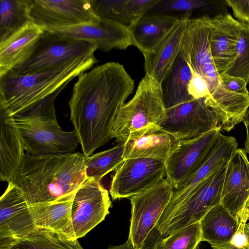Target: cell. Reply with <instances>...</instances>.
Segmentation results:
<instances>
[{
	"instance_id": "1",
	"label": "cell",
	"mask_w": 249,
	"mask_h": 249,
	"mask_svg": "<svg viewBox=\"0 0 249 249\" xmlns=\"http://www.w3.org/2000/svg\"><path fill=\"white\" fill-rule=\"evenodd\" d=\"M135 86L124 66L110 62L78 76L69 101L70 120L88 157L113 138L116 115Z\"/></svg>"
},
{
	"instance_id": "2",
	"label": "cell",
	"mask_w": 249,
	"mask_h": 249,
	"mask_svg": "<svg viewBox=\"0 0 249 249\" xmlns=\"http://www.w3.org/2000/svg\"><path fill=\"white\" fill-rule=\"evenodd\" d=\"M211 18H190L179 52L190 67L208 84L207 105L219 117L222 126H233L241 122L249 108V95L231 92L223 86L212 56L210 42Z\"/></svg>"
},
{
	"instance_id": "3",
	"label": "cell",
	"mask_w": 249,
	"mask_h": 249,
	"mask_svg": "<svg viewBox=\"0 0 249 249\" xmlns=\"http://www.w3.org/2000/svg\"><path fill=\"white\" fill-rule=\"evenodd\" d=\"M86 158L80 152L26 153L12 182L23 191L29 205L53 201L77 190L85 181Z\"/></svg>"
},
{
	"instance_id": "4",
	"label": "cell",
	"mask_w": 249,
	"mask_h": 249,
	"mask_svg": "<svg viewBox=\"0 0 249 249\" xmlns=\"http://www.w3.org/2000/svg\"><path fill=\"white\" fill-rule=\"evenodd\" d=\"M97 60L94 55L78 58L55 68L21 74L10 70L0 75V109L14 117L58 90L90 69Z\"/></svg>"
},
{
	"instance_id": "5",
	"label": "cell",
	"mask_w": 249,
	"mask_h": 249,
	"mask_svg": "<svg viewBox=\"0 0 249 249\" xmlns=\"http://www.w3.org/2000/svg\"><path fill=\"white\" fill-rule=\"evenodd\" d=\"M62 90L14 117L26 153L49 155L74 153L79 143L75 131H63L56 118L54 102Z\"/></svg>"
},
{
	"instance_id": "6",
	"label": "cell",
	"mask_w": 249,
	"mask_h": 249,
	"mask_svg": "<svg viewBox=\"0 0 249 249\" xmlns=\"http://www.w3.org/2000/svg\"><path fill=\"white\" fill-rule=\"evenodd\" d=\"M165 111L161 85L152 74L145 73L133 97L118 112L111 128L112 137L124 142L160 129Z\"/></svg>"
},
{
	"instance_id": "7",
	"label": "cell",
	"mask_w": 249,
	"mask_h": 249,
	"mask_svg": "<svg viewBox=\"0 0 249 249\" xmlns=\"http://www.w3.org/2000/svg\"><path fill=\"white\" fill-rule=\"evenodd\" d=\"M90 43L44 30L30 55L11 70L21 74L48 71L78 58L94 55Z\"/></svg>"
},
{
	"instance_id": "8",
	"label": "cell",
	"mask_w": 249,
	"mask_h": 249,
	"mask_svg": "<svg viewBox=\"0 0 249 249\" xmlns=\"http://www.w3.org/2000/svg\"><path fill=\"white\" fill-rule=\"evenodd\" d=\"M227 164L216 170L198 186L167 221L157 230L161 237L199 222L212 208L220 203Z\"/></svg>"
},
{
	"instance_id": "9",
	"label": "cell",
	"mask_w": 249,
	"mask_h": 249,
	"mask_svg": "<svg viewBox=\"0 0 249 249\" xmlns=\"http://www.w3.org/2000/svg\"><path fill=\"white\" fill-rule=\"evenodd\" d=\"M175 188L166 177L148 190L130 198L131 215L128 240L137 249H143L170 203Z\"/></svg>"
},
{
	"instance_id": "10",
	"label": "cell",
	"mask_w": 249,
	"mask_h": 249,
	"mask_svg": "<svg viewBox=\"0 0 249 249\" xmlns=\"http://www.w3.org/2000/svg\"><path fill=\"white\" fill-rule=\"evenodd\" d=\"M220 123L219 117L203 98L166 109L160 129L182 141L214 129Z\"/></svg>"
},
{
	"instance_id": "11",
	"label": "cell",
	"mask_w": 249,
	"mask_h": 249,
	"mask_svg": "<svg viewBox=\"0 0 249 249\" xmlns=\"http://www.w3.org/2000/svg\"><path fill=\"white\" fill-rule=\"evenodd\" d=\"M36 229L24 193L8 183L0 198V249H10Z\"/></svg>"
},
{
	"instance_id": "12",
	"label": "cell",
	"mask_w": 249,
	"mask_h": 249,
	"mask_svg": "<svg viewBox=\"0 0 249 249\" xmlns=\"http://www.w3.org/2000/svg\"><path fill=\"white\" fill-rule=\"evenodd\" d=\"M166 177V166L149 159L124 160L116 169L110 184L113 200L130 198L152 188Z\"/></svg>"
},
{
	"instance_id": "13",
	"label": "cell",
	"mask_w": 249,
	"mask_h": 249,
	"mask_svg": "<svg viewBox=\"0 0 249 249\" xmlns=\"http://www.w3.org/2000/svg\"><path fill=\"white\" fill-rule=\"evenodd\" d=\"M33 23L43 30L97 21L90 0H29Z\"/></svg>"
},
{
	"instance_id": "14",
	"label": "cell",
	"mask_w": 249,
	"mask_h": 249,
	"mask_svg": "<svg viewBox=\"0 0 249 249\" xmlns=\"http://www.w3.org/2000/svg\"><path fill=\"white\" fill-rule=\"evenodd\" d=\"M112 203L108 191L101 182L87 178L77 190L71 219L77 239L86 235L109 213Z\"/></svg>"
},
{
	"instance_id": "15",
	"label": "cell",
	"mask_w": 249,
	"mask_h": 249,
	"mask_svg": "<svg viewBox=\"0 0 249 249\" xmlns=\"http://www.w3.org/2000/svg\"><path fill=\"white\" fill-rule=\"evenodd\" d=\"M221 126L193 139L180 141L166 165V178L177 189L204 163L221 133Z\"/></svg>"
},
{
	"instance_id": "16",
	"label": "cell",
	"mask_w": 249,
	"mask_h": 249,
	"mask_svg": "<svg viewBox=\"0 0 249 249\" xmlns=\"http://www.w3.org/2000/svg\"><path fill=\"white\" fill-rule=\"evenodd\" d=\"M46 31L89 42L103 52L115 49L124 50L133 45L128 26L107 18H100L94 22Z\"/></svg>"
},
{
	"instance_id": "17",
	"label": "cell",
	"mask_w": 249,
	"mask_h": 249,
	"mask_svg": "<svg viewBox=\"0 0 249 249\" xmlns=\"http://www.w3.org/2000/svg\"><path fill=\"white\" fill-rule=\"evenodd\" d=\"M238 148L234 137L220 134L217 142L206 160L174 192L172 199L155 229H158L169 218L185 199L205 179L226 164L233 152Z\"/></svg>"
},
{
	"instance_id": "18",
	"label": "cell",
	"mask_w": 249,
	"mask_h": 249,
	"mask_svg": "<svg viewBox=\"0 0 249 249\" xmlns=\"http://www.w3.org/2000/svg\"><path fill=\"white\" fill-rule=\"evenodd\" d=\"M249 197V160L245 150L237 148L228 161L220 203L238 221Z\"/></svg>"
},
{
	"instance_id": "19",
	"label": "cell",
	"mask_w": 249,
	"mask_h": 249,
	"mask_svg": "<svg viewBox=\"0 0 249 249\" xmlns=\"http://www.w3.org/2000/svg\"><path fill=\"white\" fill-rule=\"evenodd\" d=\"M241 27L242 22L228 12L211 18L210 50L220 77L227 72L236 58V46Z\"/></svg>"
},
{
	"instance_id": "20",
	"label": "cell",
	"mask_w": 249,
	"mask_h": 249,
	"mask_svg": "<svg viewBox=\"0 0 249 249\" xmlns=\"http://www.w3.org/2000/svg\"><path fill=\"white\" fill-rule=\"evenodd\" d=\"M77 190L53 201L30 204L36 227L52 231L71 240L77 239L71 219L72 206Z\"/></svg>"
},
{
	"instance_id": "21",
	"label": "cell",
	"mask_w": 249,
	"mask_h": 249,
	"mask_svg": "<svg viewBox=\"0 0 249 249\" xmlns=\"http://www.w3.org/2000/svg\"><path fill=\"white\" fill-rule=\"evenodd\" d=\"M181 18L164 14H146L133 20L128 26L133 45L143 56L153 53Z\"/></svg>"
},
{
	"instance_id": "22",
	"label": "cell",
	"mask_w": 249,
	"mask_h": 249,
	"mask_svg": "<svg viewBox=\"0 0 249 249\" xmlns=\"http://www.w3.org/2000/svg\"><path fill=\"white\" fill-rule=\"evenodd\" d=\"M0 179L13 181L23 159L21 134L14 117L0 109Z\"/></svg>"
},
{
	"instance_id": "23",
	"label": "cell",
	"mask_w": 249,
	"mask_h": 249,
	"mask_svg": "<svg viewBox=\"0 0 249 249\" xmlns=\"http://www.w3.org/2000/svg\"><path fill=\"white\" fill-rule=\"evenodd\" d=\"M124 143V160L149 159L160 161L166 166L178 148L180 141L164 131L155 129L139 139Z\"/></svg>"
},
{
	"instance_id": "24",
	"label": "cell",
	"mask_w": 249,
	"mask_h": 249,
	"mask_svg": "<svg viewBox=\"0 0 249 249\" xmlns=\"http://www.w3.org/2000/svg\"><path fill=\"white\" fill-rule=\"evenodd\" d=\"M192 13H186L176 27L152 53L143 56L145 73L152 74L161 84L178 55L181 41Z\"/></svg>"
},
{
	"instance_id": "25",
	"label": "cell",
	"mask_w": 249,
	"mask_h": 249,
	"mask_svg": "<svg viewBox=\"0 0 249 249\" xmlns=\"http://www.w3.org/2000/svg\"><path fill=\"white\" fill-rule=\"evenodd\" d=\"M199 222L201 242H208L213 249H232L231 241L239 222L221 203L212 208Z\"/></svg>"
},
{
	"instance_id": "26",
	"label": "cell",
	"mask_w": 249,
	"mask_h": 249,
	"mask_svg": "<svg viewBox=\"0 0 249 249\" xmlns=\"http://www.w3.org/2000/svg\"><path fill=\"white\" fill-rule=\"evenodd\" d=\"M43 31L32 23L0 44V75L13 69L30 55Z\"/></svg>"
},
{
	"instance_id": "27",
	"label": "cell",
	"mask_w": 249,
	"mask_h": 249,
	"mask_svg": "<svg viewBox=\"0 0 249 249\" xmlns=\"http://www.w3.org/2000/svg\"><path fill=\"white\" fill-rule=\"evenodd\" d=\"M192 76L191 68L179 52L161 84L166 109L194 100L188 91Z\"/></svg>"
},
{
	"instance_id": "28",
	"label": "cell",
	"mask_w": 249,
	"mask_h": 249,
	"mask_svg": "<svg viewBox=\"0 0 249 249\" xmlns=\"http://www.w3.org/2000/svg\"><path fill=\"white\" fill-rule=\"evenodd\" d=\"M32 23L29 0H0V44Z\"/></svg>"
},
{
	"instance_id": "29",
	"label": "cell",
	"mask_w": 249,
	"mask_h": 249,
	"mask_svg": "<svg viewBox=\"0 0 249 249\" xmlns=\"http://www.w3.org/2000/svg\"><path fill=\"white\" fill-rule=\"evenodd\" d=\"M124 142H121L111 148L86 157L87 178L101 182L106 175L116 171L124 161Z\"/></svg>"
},
{
	"instance_id": "30",
	"label": "cell",
	"mask_w": 249,
	"mask_h": 249,
	"mask_svg": "<svg viewBox=\"0 0 249 249\" xmlns=\"http://www.w3.org/2000/svg\"><path fill=\"white\" fill-rule=\"evenodd\" d=\"M10 249H84L78 239L71 240L52 231L37 228Z\"/></svg>"
},
{
	"instance_id": "31",
	"label": "cell",
	"mask_w": 249,
	"mask_h": 249,
	"mask_svg": "<svg viewBox=\"0 0 249 249\" xmlns=\"http://www.w3.org/2000/svg\"><path fill=\"white\" fill-rule=\"evenodd\" d=\"M201 237L200 223L197 222L163 237L153 249H197Z\"/></svg>"
},
{
	"instance_id": "32",
	"label": "cell",
	"mask_w": 249,
	"mask_h": 249,
	"mask_svg": "<svg viewBox=\"0 0 249 249\" xmlns=\"http://www.w3.org/2000/svg\"><path fill=\"white\" fill-rule=\"evenodd\" d=\"M236 58L227 74L243 79L249 83V24L242 22L236 46Z\"/></svg>"
},
{
	"instance_id": "33",
	"label": "cell",
	"mask_w": 249,
	"mask_h": 249,
	"mask_svg": "<svg viewBox=\"0 0 249 249\" xmlns=\"http://www.w3.org/2000/svg\"><path fill=\"white\" fill-rule=\"evenodd\" d=\"M95 14L99 18L116 20L128 26L133 20L130 15L128 0H90Z\"/></svg>"
},
{
	"instance_id": "34",
	"label": "cell",
	"mask_w": 249,
	"mask_h": 249,
	"mask_svg": "<svg viewBox=\"0 0 249 249\" xmlns=\"http://www.w3.org/2000/svg\"><path fill=\"white\" fill-rule=\"evenodd\" d=\"M216 1L209 0H159L151 11L157 14L169 12L192 13L195 10H208Z\"/></svg>"
},
{
	"instance_id": "35",
	"label": "cell",
	"mask_w": 249,
	"mask_h": 249,
	"mask_svg": "<svg viewBox=\"0 0 249 249\" xmlns=\"http://www.w3.org/2000/svg\"><path fill=\"white\" fill-rule=\"evenodd\" d=\"M191 70L192 76L188 86L189 95L194 100L208 97L210 91L207 83L193 70Z\"/></svg>"
},
{
	"instance_id": "36",
	"label": "cell",
	"mask_w": 249,
	"mask_h": 249,
	"mask_svg": "<svg viewBox=\"0 0 249 249\" xmlns=\"http://www.w3.org/2000/svg\"><path fill=\"white\" fill-rule=\"evenodd\" d=\"M159 0H128L127 7L129 13L135 20L144 15L156 5Z\"/></svg>"
},
{
	"instance_id": "37",
	"label": "cell",
	"mask_w": 249,
	"mask_h": 249,
	"mask_svg": "<svg viewBox=\"0 0 249 249\" xmlns=\"http://www.w3.org/2000/svg\"><path fill=\"white\" fill-rule=\"evenodd\" d=\"M220 79L223 87L227 90L241 95H249L247 83L243 79L227 73L220 77Z\"/></svg>"
},
{
	"instance_id": "38",
	"label": "cell",
	"mask_w": 249,
	"mask_h": 249,
	"mask_svg": "<svg viewBox=\"0 0 249 249\" xmlns=\"http://www.w3.org/2000/svg\"><path fill=\"white\" fill-rule=\"evenodd\" d=\"M224 1L231 8L234 16L239 21L249 24V0H225Z\"/></svg>"
},
{
	"instance_id": "39",
	"label": "cell",
	"mask_w": 249,
	"mask_h": 249,
	"mask_svg": "<svg viewBox=\"0 0 249 249\" xmlns=\"http://www.w3.org/2000/svg\"><path fill=\"white\" fill-rule=\"evenodd\" d=\"M248 221L246 215H241L238 227L231 241L232 249H248V240L244 232L245 224Z\"/></svg>"
},
{
	"instance_id": "40",
	"label": "cell",
	"mask_w": 249,
	"mask_h": 249,
	"mask_svg": "<svg viewBox=\"0 0 249 249\" xmlns=\"http://www.w3.org/2000/svg\"><path fill=\"white\" fill-rule=\"evenodd\" d=\"M243 122L246 129V139L245 142V151L249 154V109L247 111Z\"/></svg>"
},
{
	"instance_id": "41",
	"label": "cell",
	"mask_w": 249,
	"mask_h": 249,
	"mask_svg": "<svg viewBox=\"0 0 249 249\" xmlns=\"http://www.w3.org/2000/svg\"><path fill=\"white\" fill-rule=\"evenodd\" d=\"M107 249H140L135 248L132 243L128 240L123 244L110 246Z\"/></svg>"
},
{
	"instance_id": "42",
	"label": "cell",
	"mask_w": 249,
	"mask_h": 249,
	"mask_svg": "<svg viewBox=\"0 0 249 249\" xmlns=\"http://www.w3.org/2000/svg\"><path fill=\"white\" fill-rule=\"evenodd\" d=\"M241 214H244L248 217L249 220V200H248L244 207V208L242 211Z\"/></svg>"
},
{
	"instance_id": "43",
	"label": "cell",
	"mask_w": 249,
	"mask_h": 249,
	"mask_svg": "<svg viewBox=\"0 0 249 249\" xmlns=\"http://www.w3.org/2000/svg\"><path fill=\"white\" fill-rule=\"evenodd\" d=\"M244 232L247 238L248 243V249H249V222H247L245 224Z\"/></svg>"
},
{
	"instance_id": "44",
	"label": "cell",
	"mask_w": 249,
	"mask_h": 249,
	"mask_svg": "<svg viewBox=\"0 0 249 249\" xmlns=\"http://www.w3.org/2000/svg\"><path fill=\"white\" fill-rule=\"evenodd\" d=\"M249 200V198H248V200ZM248 200H247V201H248Z\"/></svg>"
}]
</instances>
